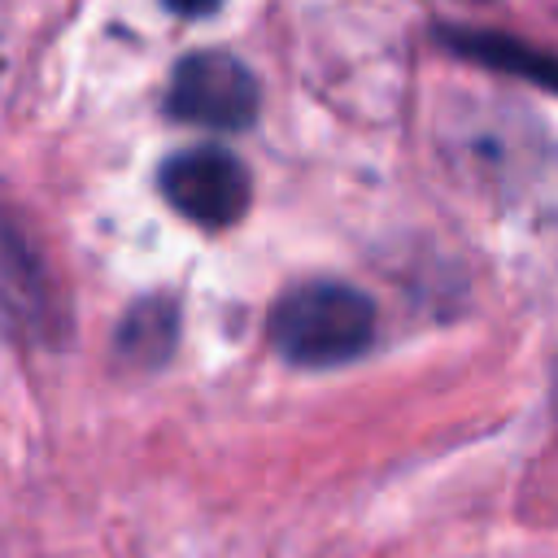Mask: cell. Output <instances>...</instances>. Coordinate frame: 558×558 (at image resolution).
Here are the masks:
<instances>
[{
	"instance_id": "6da1fadb",
	"label": "cell",
	"mask_w": 558,
	"mask_h": 558,
	"mask_svg": "<svg viewBox=\"0 0 558 558\" xmlns=\"http://www.w3.org/2000/svg\"><path fill=\"white\" fill-rule=\"evenodd\" d=\"M375 340V305L366 292L310 279L279 296L270 310V344L292 366H340Z\"/></svg>"
},
{
	"instance_id": "277c9868",
	"label": "cell",
	"mask_w": 558,
	"mask_h": 558,
	"mask_svg": "<svg viewBox=\"0 0 558 558\" xmlns=\"http://www.w3.org/2000/svg\"><path fill=\"white\" fill-rule=\"evenodd\" d=\"M174 340H179V305L170 296H144L126 310V318L118 323V336H113V353L118 362L126 366H140V371H157L170 353H174Z\"/></svg>"
},
{
	"instance_id": "7a4b0ae2",
	"label": "cell",
	"mask_w": 558,
	"mask_h": 558,
	"mask_svg": "<svg viewBox=\"0 0 558 558\" xmlns=\"http://www.w3.org/2000/svg\"><path fill=\"white\" fill-rule=\"evenodd\" d=\"M257 78L231 52H187L166 92V113L192 126L214 131H244L257 118Z\"/></svg>"
},
{
	"instance_id": "8992f818",
	"label": "cell",
	"mask_w": 558,
	"mask_h": 558,
	"mask_svg": "<svg viewBox=\"0 0 558 558\" xmlns=\"http://www.w3.org/2000/svg\"><path fill=\"white\" fill-rule=\"evenodd\" d=\"M166 9H174L179 17H205L218 9V0H166Z\"/></svg>"
},
{
	"instance_id": "5b68a950",
	"label": "cell",
	"mask_w": 558,
	"mask_h": 558,
	"mask_svg": "<svg viewBox=\"0 0 558 558\" xmlns=\"http://www.w3.org/2000/svg\"><path fill=\"white\" fill-rule=\"evenodd\" d=\"M440 39L475 61V65H488V70H501V74H523L549 92H558V57L514 39V35H497V31H440Z\"/></svg>"
},
{
	"instance_id": "3957f363",
	"label": "cell",
	"mask_w": 558,
	"mask_h": 558,
	"mask_svg": "<svg viewBox=\"0 0 558 558\" xmlns=\"http://www.w3.org/2000/svg\"><path fill=\"white\" fill-rule=\"evenodd\" d=\"M157 187L166 205L196 227H231L248 209V170L218 144L170 153L157 170Z\"/></svg>"
},
{
	"instance_id": "52a82bcc",
	"label": "cell",
	"mask_w": 558,
	"mask_h": 558,
	"mask_svg": "<svg viewBox=\"0 0 558 558\" xmlns=\"http://www.w3.org/2000/svg\"><path fill=\"white\" fill-rule=\"evenodd\" d=\"M554 405H558V371H554Z\"/></svg>"
}]
</instances>
